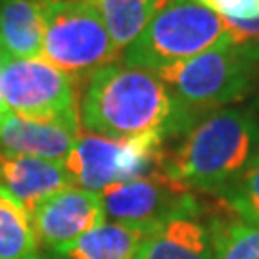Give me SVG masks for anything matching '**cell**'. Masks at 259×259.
Wrapping results in <instances>:
<instances>
[{"label":"cell","instance_id":"obj_8","mask_svg":"<svg viewBox=\"0 0 259 259\" xmlns=\"http://www.w3.org/2000/svg\"><path fill=\"white\" fill-rule=\"evenodd\" d=\"M100 196L106 217L117 223L159 227L177 215L202 213V204L196 192L177 185L161 169L139 179L110 185Z\"/></svg>","mask_w":259,"mask_h":259},{"label":"cell","instance_id":"obj_5","mask_svg":"<svg viewBox=\"0 0 259 259\" xmlns=\"http://www.w3.org/2000/svg\"><path fill=\"white\" fill-rule=\"evenodd\" d=\"M42 60L75 79L117 62L121 52L89 0H42Z\"/></svg>","mask_w":259,"mask_h":259},{"label":"cell","instance_id":"obj_12","mask_svg":"<svg viewBox=\"0 0 259 259\" xmlns=\"http://www.w3.org/2000/svg\"><path fill=\"white\" fill-rule=\"evenodd\" d=\"M137 259H213L211 238L202 213L177 215L159 225Z\"/></svg>","mask_w":259,"mask_h":259},{"label":"cell","instance_id":"obj_4","mask_svg":"<svg viewBox=\"0 0 259 259\" xmlns=\"http://www.w3.org/2000/svg\"><path fill=\"white\" fill-rule=\"evenodd\" d=\"M223 19L196 0H169L121 52L125 65L154 71L229 42Z\"/></svg>","mask_w":259,"mask_h":259},{"label":"cell","instance_id":"obj_16","mask_svg":"<svg viewBox=\"0 0 259 259\" xmlns=\"http://www.w3.org/2000/svg\"><path fill=\"white\" fill-rule=\"evenodd\" d=\"M213 259H259V225L225 211L221 205L207 217Z\"/></svg>","mask_w":259,"mask_h":259},{"label":"cell","instance_id":"obj_11","mask_svg":"<svg viewBox=\"0 0 259 259\" xmlns=\"http://www.w3.org/2000/svg\"><path fill=\"white\" fill-rule=\"evenodd\" d=\"M73 186L64 161L0 154V188L31 213L50 196Z\"/></svg>","mask_w":259,"mask_h":259},{"label":"cell","instance_id":"obj_20","mask_svg":"<svg viewBox=\"0 0 259 259\" xmlns=\"http://www.w3.org/2000/svg\"><path fill=\"white\" fill-rule=\"evenodd\" d=\"M2 62H4V54L0 52V115H4L8 111V106L4 102V96H2Z\"/></svg>","mask_w":259,"mask_h":259},{"label":"cell","instance_id":"obj_19","mask_svg":"<svg viewBox=\"0 0 259 259\" xmlns=\"http://www.w3.org/2000/svg\"><path fill=\"white\" fill-rule=\"evenodd\" d=\"M223 19L236 45H259V0H196Z\"/></svg>","mask_w":259,"mask_h":259},{"label":"cell","instance_id":"obj_10","mask_svg":"<svg viewBox=\"0 0 259 259\" xmlns=\"http://www.w3.org/2000/svg\"><path fill=\"white\" fill-rule=\"evenodd\" d=\"M81 133V121L35 119L8 110L0 115V154L64 161Z\"/></svg>","mask_w":259,"mask_h":259},{"label":"cell","instance_id":"obj_6","mask_svg":"<svg viewBox=\"0 0 259 259\" xmlns=\"http://www.w3.org/2000/svg\"><path fill=\"white\" fill-rule=\"evenodd\" d=\"M159 133H148L131 139H110L96 133H81L64 167L73 186L102 192L115 183L139 179L161 169L163 142Z\"/></svg>","mask_w":259,"mask_h":259},{"label":"cell","instance_id":"obj_9","mask_svg":"<svg viewBox=\"0 0 259 259\" xmlns=\"http://www.w3.org/2000/svg\"><path fill=\"white\" fill-rule=\"evenodd\" d=\"M31 223L38 246L60 255L77 238L106 223L102 196L79 186H67L38 205L31 213Z\"/></svg>","mask_w":259,"mask_h":259},{"label":"cell","instance_id":"obj_7","mask_svg":"<svg viewBox=\"0 0 259 259\" xmlns=\"http://www.w3.org/2000/svg\"><path fill=\"white\" fill-rule=\"evenodd\" d=\"M2 96L23 117L81 121L79 79L42 58H4Z\"/></svg>","mask_w":259,"mask_h":259},{"label":"cell","instance_id":"obj_17","mask_svg":"<svg viewBox=\"0 0 259 259\" xmlns=\"http://www.w3.org/2000/svg\"><path fill=\"white\" fill-rule=\"evenodd\" d=\"M0 259H40L29 213L0 188Z\"/></svg>","mask_w":259,"mask_h":259},{"label":"cell","instance_id":"obj_13","mask_svg":"<svg viewBox=\"0 0 259 259\" xmlns=\"http://www.w3.org/2000/svg\"><path fill=\"white\" fill-rule=\"evenodd\" d=\"M42 0H0V52L4 58H42Z\"/></svg>","mask_w":259,"mask_h":259},{"label":"cell","instance_id":"obj_15","mask_svg":"<svg viewBox=\"0 0 259 259\" xmlns=\"http://www.w3.org/2000/svg\"><path fill=\"white\" fill-rule=\"evenodd\" d=\"M100 14L113 45L123 52L169 0H89Z\"/></svg>","mask_w":259,"mask_h":259},{"label":"cell","instance_id":"obj_3","mask_svg":"<svg viewBox=\"0 0 259 259\" xmlns=\"http://www.w3.org/2000/svg\"><path fill=\"white\" fill-rule=\"evenodd\" d=\"M156 75L192 119L242 102L259 81V45L223 42Z\"/></svg>","mask_w":259,"mask_h":259},{"label":"cell","instance_id":"obj_18","mask_svg":"<svg viewBox=\"0 0 259 259\" xmlns=\"http://www.w3.org/2000/svg\"><path fill=\"white\" fill-rule=\"evenodd\" d=\"M215 196L225 211L242 221L259 225V154L231 185Z\"/></svg>","mask_w":259,"mask_h":259},{"label":"cell","instance_id":"obj_2","mask_svg":"<svg viewBox=\"0 0 259 259\" xmlns=\"http://www.w3.org/2000/svg\"><path fill=\"white\" fill-rule=\"evenodd\" d=\"M259 154V117L251 108L227 106L202 115L171 152L161 171L190 192L217 194Z\"/></svg>","mask_w":259,"mask_h":259},{"label":"cell","instance_id":"obj_14","mask_svg":"<svg viewBox=\"0 0 259 259\" xmlns=\"http://www.w3.org/2000/svg\"><path fill=\"white\" fill-rule=\"evenodd\" d=\"M157 227L133 223H102L67 246L58 259H137Z\"/></svg>","mask_w":259,"mask_h":259},{"label":"cell","instance_id":"obj_1","mask_svg":"<svg viewBox=\"0 0 259 259\" xmlns=\"http://www.w3.org/2000/svg\"><path fill=\"white\" fill-rule=\"evenodd\" d=\"M79 115L89 133L110 139L148 133L171 139L185 135L196 123L154 71L123 62L106 65L87 79Z\"/></svg>","mask_w":259,"mask_h":259}]
</instances>
